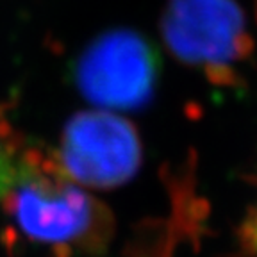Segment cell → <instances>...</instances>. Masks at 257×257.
<instances>
[{"label":"cell","instance_id":"1","mask_svg":"<svg viewBox=\"0 0 257 257\" xmlns=\"http://www.w3.org/2000/svg\"><path fill=\"white\" fill-rule=\"evenodd\" d=\"M6 200L16 227L34 243L100 252L111 239L112 216L107 209L61 172L48 173L29 157L22 159Z\"/></svg>","mask_w":257,"mask_h":257},{"label":"cell","instance_id":"2","mask_svg":"<svg viewBox=\"0 0 257 257\" xmlns=\"http://www.w3.org/2000/svg\"><path fill=\"white\" fill-rule=\"evenodd\" d=\"M161 72L154 43L133 29L96 36L73 63V84L96 107L136 111L152 100Z\"/></svg>","mask_w":257,"mask_h":257},{"label":"cell","instance_id":"3","mask_svg":"<svg viewBox=\"0 0 257 257\" xmlns=\"http://www.w3.org/2000/svg\"><path fill=\"white\" fill-rule=\"evenodd\" d=\"M161 34L177 59L200 68L214 82H229L252 50L245 15L236 0H168Z\"/></svg>","mask_w":257,"mask_h":257},{"label":"cell","instance_id":"4","mask_svg":"<svg viewBox=\"0 0 257 257\" xmlns=\"http://www.w3.org/2000/svg\"><path fill=\"white\" fill-rule=\"evenodd\" d=\"M141 157L138 131L114 112H79L61 134V173L77 184L98 189L118 188L136 175Z\"/></svg>","mask_w":257,"mask_h":257},{"label":"cell","instance_id":"5","mask_svg":"<svg viewBox=\"0 0 257 257\" xmlns=\"http://www.w3.org/2000/svg\"><path fill=\"white\" fill-rule=\"evenodd\" d=\"M22 159H16L15 150L9 143L0 138V202L11 195L18 179Z\"/></svg>","mask_w":257,"mask_h":257},{"label":"cell","instance_id":"6","mask_svg":"<svg viewBox=\"0 0 257 257\" xmlns=\"http://www.w3.org/2000/svg\"><path fill=\"white\" fill-rule=\"evenodd\" d=\"M243 243H245L246 250L252 253H257V209L255 213L248 218L243 229Z\"/></svg>","mask_w":257,"mask_h":257}]
</instances>
